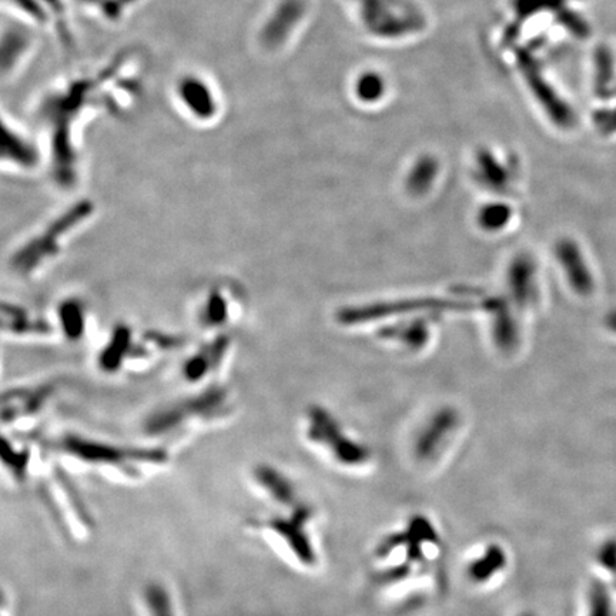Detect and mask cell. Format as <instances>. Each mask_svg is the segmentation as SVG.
<instances>
[{
    "label": "cell",
    "mask_w": 616,
    "mask_h": 616,
    "mask_svg": "<svg viewBox=\"0 0 616 616\" xmlns=\"http://www.w3.org/2000/svg\"><path fill=\"white\" fill-rule=\"evenodd\" d=\"M73 475H89L106 484L139 487L172 465V453L157 445L119 444L82 434H66L49 445Z\"/></svg>",
    "instance_id": "6da1fadb"
},
{
    "label": "cell",
    "mask_w": 616,
    "mask_h": 616,
    "mask_svg": "<svg viewBox=\"0 0 616 616\" xmlns=\"http://www.w3.org/2000/svg\"><path fill=\"white\" fill-rule=\"evenodd\" d=\"M73 477L55 455H45L40 457L32 482L60 537L72 545H86L95 537L96 520Z\"/></svg>",
    "instance_id": "7a4b0ae2"
},
{
    "label": "cell",
    "mask_w": 616,
    "mask_h": 616,
    "mask_svg": "<svg viewBox=\"0 0 616 616\" xmlns=\"http://www.w3.org/2000/svg\"><path fill=\"white\" fill-rule=\"evenodd\" d=\"M227 401L223 390L212 387L157 408L140 425L145 443L166 448L172 453L177 445L223 421L230 411Z\"/></svg>",
    "instance_id": "3957f363"
},
{
    "label": "cell",
    "mask_w": 616,
    "mask_h": 616,
    "mask_svg": "<svg viewBox=\"0 0 616 616\" xmlns=\"http://www.w3.org/2000/svg\"><path fill=\"white\" fill-rule=\"evenodd\" d=\"M95 214L90 202L75 204L70 210L56 217L42 233L19 247L10 259V267L22 277L33 276L50 261L55 260L65 246L66 239L85 226Z\"/></svg>",
    "instance_id": "277c9868"
},
{
    "label": "cell",
    "mask_w": 616,
    "mask_h": 616,
    "mask_svg": "<svg viewBox=\"0 0 616 616\" xmlns=\"http://www.w3.org/2000/svg\"><path fill=\"white\" fill-rule=\"evenodd\" d=\"M313 512L310 508L297 505L291 517H270L250 520V532L279 549L281 554L289 555L301 568H314L318 564L316 548L307 531Z\"/></svg>",
    "instance_id": "5b68a950"
},
{
    "label": "cell",
    "mask_w": 616,
    "mask_h": 616,
    "mask_svg": "<svg viewBox=\"0 0 616 616\" xmlns=\"http://www.w3.org/2000/svg\"><path fill=\"white\" fill-rule=\"evenodd\" d=\"M137 616H186L179 591L169 579L149 577L135 594Z\"/></svg>",
    "instance_id": "8992f818"
},
{
    "label": "cell",
    "mask_w": 616,
    "mask_h": 616,
    "mask_svg": "<svg viewBox=\"0 0 616 616\" xmlns=\"http://www.w3.org/2000/svg\"><path fill=\"white\" fill-rule=\"evenodd\" d=\"M250 481L257 494L277 507L297 505V494L286 475L270 465H256L250 472Z\"/></svg>",
    "instance_id": "52a82bcc"
},
{
    "label": "cell",
    "mask_w": 616,
    "mask_h": 616,
    "mask_svg": "<svg viewBox=\"0 0 616 616\" xmlns=\"http://www.w3.org/2000/svg\"><path fill=\"white\" fill-rule=\"evenodd\" d=\"M40 458L28 447H16L9 438L0 434V470L16 487H25L35 477Z\"/></svg>",
    "instance_id": "ba28073f"
},
{
    "label": "cell",
    "mask_w": 616,
    "mask_h": 616,
    "mask_svg": "<svg viewBox=\"0 0 616 616\" xmlns=\"http://www.w3.org/2000/svg\"><path fill=\"white\" fill-rule=\"evenodd\" d=\"M132 328L119 324L113 330L112 337L107 341L106 347L103 348L99 356V366L107 373H116L123 367L125 361L137 358L142 360L146 357L147 350L143 346L133 347Z\"/></svg>",
    "instance_id": "9c48e42d"
},
{
    "label": "cell",
    "mask_w": 616,
    "mask_h": 616,
    "mask_svg": "<svg viewBox=\"0 0 616 616\" xmlns=\"http://www.w3.org/2000/svg\"><path fill=\"white\" fill-rule=\"evenodd\" d=\"M226 348L227 341L224 338H219L214 343L206 344V346L200 348L184 363L183 377L190 383H200L212 373L214 368L219 367V364L222 363Z\"/></svg>",
    "instance_id": "30bf717a"
},
{
    "label": "cell",
    "mask_w": 616,
    "mask_h": 616,
    "mask_svg": "<svg viewBox=\"0 0 616 616\" xmlns=\"http://www.w3.org/2000/svg\"><path fill=\"white\" fill-rule=\"evenodd\" d=\"M0 330L10 334H48L50 327L40 320H33L23 308L0 303Z\"/></svg>",
    "instance_id": "8fae6325"
},
{
    "label": "cell",
    "mask_w": 616,
    "mask_h": 616,
    "mask_svg": "<svg viewBox=\"0 0 616 616\" xmlns=\"http://www.w3.org/2000/svg\"><path fill=\"white\" fill-rule=\"evenodd\" d=\"M60 326L70 340H79L86 330V310L82 301L66 300L59 307Z\"/></svg>",
    "instance_id": "7c38bea8"
},
{
    "label": "cell",
    "mask_w": 616,
    "mask_h": 616,
    "mask_svg": "<svg viewBox=\"0 0 616 616\" xmlns=\"http://www.w3.org/2000/svg\"><path fill=\"white\" fill-rule=\"evenodd\" d=\"M227 300L219 289L213 290L204 301L200 321L204 327L219 328L227 323L229 318V308Z\"/></svg>",
    "instance_id": "4fadbf2b"
},
{
    "label": "cell",
    "mask_w": 616,
    "mask_h": 616,
    "mask_svg": "<svg viewBox=\"0 0 616 616\" xmlns=\"http://www.w3.org/2000/svg\"><path fill=\"white\" fill-rule=\"evenodd\" d=\"M301 12L303 9L300 8L299 3L296 0H289V2L284 3L279 10V15H277V19H279L280 23L273 26V30L271 32L274 33L273 36H277V38H283L281 33H289L291 29L296 25L297 20H299Z\"/></svg>",
    "instance_id": "5bb4252c"
},
{
    "label": "cell",
    "mask_w": 616,
    "mask_h": 616,
    "mask_svg": "<svg viewBox=\"0 0 616 616\" xmlns=\"http://www.w3.org/2000/svg\"><path fill=\"white\" fill-rule=\"evenodd\" d=\"M357 93L366 102H374V100L380 99L384 93L383 79L378 75H373V73L361 76L357 83Z\"/></svg>",
    "instance_id": "9a60e30c"
},
{
    "label": "cell",
    "mask_w": 616,
    "mask_h": 616,
    "mask_svg": "<svg viewBox=\"0 0 616 616\" xmlns=\"http://www.w3.org/2000/svg\"><path fill=\"white\" fill-rule=\"evenodd\" d=\"M0 616H16L15 598L12 591L0 582Z\"/></svg>",
    "instance_id": "2e32d148"
}]
</instances>
